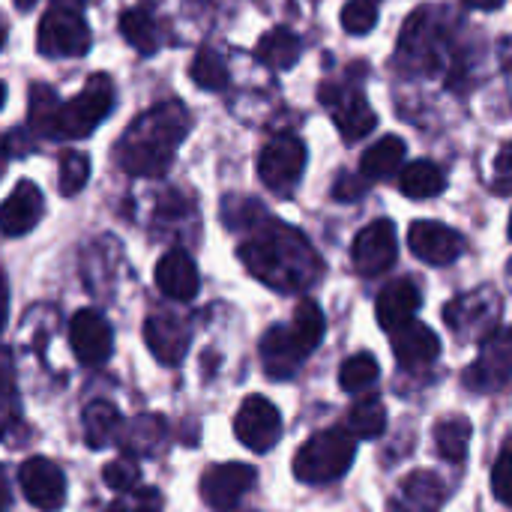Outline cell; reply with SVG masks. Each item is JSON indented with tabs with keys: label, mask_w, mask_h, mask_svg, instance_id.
Returning <instances> with one entry per match:
<instances>
[{
	"label": "cell",
	"mask_w": 512,
	"mask_h": 512,
	"mask_svg": "<svg viewBox=\"0 0 512 512\" xmlns=\"http://www.w3.org/2000/svg\"><path fill=\"white\" fill-rule=\"evenodd\" d=\"M192 129L189 108L177 99H168L144 111L117 141L114 162L120 171L135 177H159L171 168L183 138Z\"/></svg>",
	"instance_id": "obj_1"
},
{
	"label": "cell",
	"mask_w": 512,
	"mask_h": 512,
	"mask_svg": "<svg viewBox=\"0 0 512 512\" xmlns=\"http://www.w3.org/2000/svg\"><path fill=\"white\" fill-rule=\"evenodd\" d=\"M240 261L246 270L276 291L309 288L321 276V261L306 243V237L288 225H264L240 246Z\"/></svg>",
	"instance_id": "obj_2"
},
{
	"label": "cell",
	"mask_w": 512,
	"mask_h": 512,
	"mask_svg": "<svg viewBox=\"0 0 512 512\" xmlns=\"http://www.w3.org/2000/svg\"><path fill=\"white\" fill-rule=\"evenodd\" d=\"M357 444L351 435H345L342 429H324L318 435H312L294 456V477L300 483L309 486H324V483H336L339 477L348 474L351 462H354Z\"/></svg>",
	"instance_id": "obj_3"
},
{
	"label": "cell",
	"mask_w": 512,
	"mask_h": 512,
	"mask_svg": "<svg viewBox=\"0 0 512 512\" xmlns=\"http://www.w3.org/2000/svg\"><path fill=\"white\" fill-rule=\"evenodd\" d=\"M114 108V81L108 75H93L69 102H60L48 138H84L90 135Z\"/></svg>",
	"instance_id": "obj_4"
},
{
	"label": "cell",
	"mask_w": 512,
	"mask_h": 512,
	"mask_svg": "<svg viewBox=\"0 0 512 512\" xmlns=\"http://www.w3.org/2000/svg\"><path fill=\"white\" fill-rule=\"evenodd\" d=\"M39 51L45 57H81L90 51V27L87 21L78 15V9H48L39 21Z\"/></svg>",
	"instance_id": "obj_5"
},
{
	"label": "cell",
	"mask_w": 512,
	"mask_h": 512,
	"mask_svg": "<svg viewBox=\"0 0 512 512\" xmlns=\"http://www.w3.org/2000/svg\"><path fill=\"white\" fill-rule=\"evenodd\" d=\"M306 168V144L297 135H276L258 159V177L273 192H291Z\"/></svg>",
	"instance_id": "obj_6"
},
{
	"label": "cell",
	"mask_w": 512,
	"mask_h": 512,
	"mask_svg": "<svg viewBox=\"0 0 512 512\" xmlns=\"http://www.w3.org/2000/svg\"><path fill=\"white\" fill-rule=\"evenodd\" d=\"M498 315H501V300L492 288L456 297L447 309L444 318L450 330L459 339H486L498 330Z\"/></svg>",
	"instance_id": "obj_7"
},
{
	"label": "cell",
	"mask_w": 512,
	"mask_h": 512,
	"mask_svg": "<svg viewBox=\"0 0 512 512\" xmlns=\"http://www.w3.org/2000/svg\"><path fill=\"white\" fill-rule=\"evenodd\" d=\"M234 435L252 453L273 450L282 438V417L276 405L267 402L264 396H249L234 417Z\"/></svg>",
	"instance_id": "obj_8"
},
{
	"label": "cell",
	"mask_w": 512,
	"mask_h": 512,
	"mask_svg": "<svg viewBox=\"0 0 512 512\" xmlns=\"http://www.w3.org/2000/svg\"><path fill=\"white\" fill-rule=\"evenodd\" d=\"M318 99L330 108L345 141H360L375 129V111L360 90L345 84H324Z\"/></svg>",
	"instance_id": "obj_9"
},
{
	"label": "cell",
	"mask_w": 512,
	"mask_h": 512,
	"mask_svg": "<svg viewBox=\"0 0 512 512\" xmlns=\"http://www.w3.org/2000/svg\"><path fill=\"white\" fill-rule=\"evenodd\" d=\"M399 243H396V225L390 219H375L366 225L351 249L354 267L360 276H381L396 264Z\"/></svg>",
	"instance_id": "obj_10"
},
{
	"label": "cell",
	"mask_w": 512,
	"mask_h": 512,
	"mask_svg": "<svg viewBox=\"0 0 512 512\" xmlns=\"http://www.w3.org/2000/svg\"><path fill=\"white\" fill-rule=\"evenodd\" d=\"M18 483L24 498L42 512H57L66 504V477L63 468L45 456H33L21 465Z\"/></svg>",
	"instance_id": "obj_11"
},
{
	"label": "cell",
	"mask_w": 512,
	"mask_h": 512,
	"mask_svg": "<svg viewBox=\"0 0 512 512\" xmlns=\"http://www.w3.org/2000/svg\"><path fill=\"white\" fill-rule=\"evenodd\" d=\"M483 342H486V348H483L480 360L468 369L465 384H468L471 390H480V393L504 390L512 372L510 330H507V327H498V330H495L492 336H486Z\"/></svg>",
	"instance_id": "obj_12"
},
{
	"label": "cell",
	"mask_w": 512,
	"mask_h": 512,
	"mask_svg": "<svg viewBox=\"0 0 512 512\" xmlns=\"http://www.w3.org/2000/svg\"><path fill=\"white\" fill-rule=\"evenodd\" d=\"M69 345L84 366H102L111 357V324L96 309H81L69 321Z\"/></svg>",
	"instance_id": "obj_13"
},
{
	"label": "cell",
	"mask_w": 512,
	"mask_h": 512,
	"mask_svg": "<svg viewBox=\"0 0 512 512\" xmlns=\"http://www.w3.org/2000/svg\"><path fill=\"white\" fill-rule=\"evenodd\" d=\"M408 246L420 261L432 267H447L465 252L462 234L441 222H414L408 231Z\"/></svg>",
	"instance_id": "obj_14"
},
{
	"label": "cell",
	"mask_w": 512,
	"mask_h": 512,
	"mask_svg": "<svg viewBox=\"0 0 512 512\" xmlns=\"http://www.w3.org/2000/svg\"><path fill=\"white\" fill-rule=\"evenodd\" d=\"M255 486V468L243 462H228V465H213L201 477V498L213 510H231L249 489Z\"/></svg>",
	"instance_id": "obj_15"
},
{
	"label": "cell",
	"mask_w": 512,
	"mask_h": 512,
	"mask_svg": "<svg viewBox=\"0 0 512 512\" xmlns=\"http://www.w3.org/2000/svg\"><path fill=\"white\" fill-rule=\"evenodd\" d=\"M189 339H192L189 324L177 315L156 312L144 321V342L162 366L183 363V357L189 351Z\"/></svg>",
	"instance_id": "obj_16"
},
{
	"label": "cell",
	"mask_w": 512,
	"mask_h": 512,
	"mask_svg": "<svg viewBox=\"0 0 512 512\" xmlns=\"http://www.w3.org/2000/svg\"><path fill=\"white\" fill-rule=\"evenodd\" d=\"M45 213V198L39 192L36 183L21 180L9 198L0 204V234L3 237H24L27 231H33L39 225Z\"/></svg>",
	"instance_id": "obj_17"
},
{
	"label": "cell",
	"mask_w": 512,
	"mask_h": 512,
	"mask_svg": "<svg viewBox=\"0 0 512 512\" xmlns=\"http://www.w3.org/2000/svg\"><path fill=\"white\" fill-rule=\"evenodd\" d=\"M447 501V486L432 471L408 474L396 495L390 498V512H438Z\"/></svg>",
	"instance_id": "obj_18"
},
{
	"label": "cell",
	"mask_w": 512,
	"mask_h": 512,
	"mask_svg": "<svg viewBox=\"0 0 512 512\" xmlns=\"http://www.w3.org/2000/svg\"><path fill=\"white\" fill-rule=\"evenodd\" d=\"M438 21H432V9H420L408 18L402 33V60L417 69H435L438 66Z\"/></svg>",
	"instance_id": "obj_19"
},
{
	"label": "cell",
	"mask_w": 512,
	"mask_h": 512,
	"mask_svg": "<svg viewBox=\"0 0 512 512\" xmlns=\"http://www.w3.org/2000/svg\"><path fill=\"white\" fill-rule=\"evenodd\" d=\"M156 285L171 300H180V303L192 300L198 294V288H201L198 267H195L192 255L183 252V249L165 252L159 258V264H156Z\"/></svg>",
	"instance_id": "obj_20"
},
{
	"label": "cell",
	"mask_w": 512,
	"mask_h": 512,
	"mask_svg": "<svg viewBox=\"0 0 512 512\" xmlns=\"http://www.w3.org/2000/svg\"><path fill=\"white\" fill-rule=\"evenodd\" d=\"M423 297H420V288L411 282V279H396L390 282L381 294H378V303H375V312H378V324L393 333L405 324L414 321L417 309H420Z\"/></svg>",
	"instance_id": "obj_21"
},
{
	"label": "cell",
	"mask_w": 512,
	"mask_h": 512,
	"mask_svg": "<svg viewBox=\"0 0 512 512\" xmlns=\"http://www.w3.org/2000/svg\"><path fill=\"white\" fill-rule=\"evenodd\" d=\"M393 351L402 369H423L438 360L441 354V339L435 336L432 327L426 324H405L393 330Z\"/></svg>",
	"instance_id": "obj_22"
},
{
	"label": "cell",
	"mask_w": 512,
	"mask_h": 512,
	"mask_svg": "<svg viewBox=\"0 0 512 512\" xmlns=\"http://www.w3.org/2000/svg\"><path fill=\"white\" fill-rule=\"evenodd\" d=\"M303 360H306V354L291 339L288 327H273V330L264 333V339H261V363H264L270 378H291L300 369Z\"/></svg>",
	"instance_id": "obj_23"
},
{
	"label": "cell",
	"mask_w": 512,
	"mask_h": 512,
	"mask_svg": "<svg viewBox=\"0 0 512 512\" xmlns=\"http://www.w3.org/2000/svg\"><path fill=\"white\" fill-rule=\"evenodd\" d=\"M405 165V141L396 135H387L375 141L363 156H360V177L372 180H387Z\"/></svg>",
	"instance_id": "obj_24"
},
{
	"label": "cell",
	"mask_w": 512,
	"mask_h": 512,
	"mask_svg": "<svg viewBox=\"0 0 512 512\" xmlns=\"http://www.w3.org/2000/svg\"><path fill=\"white\" fill-rule=\"evenodd\" d=\"M399 189L408 195V198H435L447 189V171L432 162V159H420V162H411L408 168H399Z\"/></svg>",
	"instance_id": "obj_25"
},
{
	"label": "cell",
	"mask_w": 512,
	"mask_h": 512,
	"mask_svg": "<svg viewBox=\"0 0 512 512\" xmlns=\"http://www.w3.org/2000/svg\"><path fill=\"white\" fill-rule=\"evenodd\" d=\"M120 33L123 39L144 57L156 54L159 45H162V33H159V24L156 18L147 12V9H126L120 15Z\"/></svg>",
	"instance_id": "obj_26"
},
{
	"label": "cell",
	"mask_w": 512,
	"mask_h": 512,
	"mask_svg": "<svg viewBox=\"0 0 512 512\" xmlns=\"http://www.w3.org/2000/svg\"><path fill=\"white\" fill-rule=\"evenodd\" d=\"M255 57L264 66H270V69H279V72L282 69H291L300 60V39L291 30L276 27V30H270V33L261 36L258 48H255Z\"/></svg>",
	"instance_id": "obj_27"
},
{
	"label": "cell",
	"mask_w": 512,
	"mask_h": 512,
	"mask_svg": "<svg viewBox=\"0 0 512 512\" xmlns=\"http://www.w3.org/2000/svg\"><path fill=\"white\" fill-rule=\"evenodd\" d=\"M81 426H84L87 447L90 450H102L120 432V411L111 402H93V405H87V411L81 417Z\"/></svg>",
	"instance_id": "obj_28"
},
{
	"label": "cell",
	"mask_w": 512,
	"mask_h": 512,
	"mask_svg": "<svg viewBox=\"0 0 512 512\" xmlns=\"http://www.w3.org/2000/svg\"><path fill=\"white\" fill-rule=\"evenodd\" d=\"M288 333L300 345V351L309 357L318 348V342L324 339V312H321V306L315 300H300L297 309H294Z\"/></svg>",
	"instance_id": "obj_29"
},
{
	"label": "cell",
	"mask_w": 512,
	"mask_h": 512,
	"mask_svg": "<svg viewBox=\"0 0 512 512\" xmlns=\"http://www.w3.org/2000/svg\"><path fill=\"white\" fill-rule=\"evenodd\" d=\"M471 435H474V429H471L468 417H447L435 426V447L447 462L459 465L468 456Z\"/></svg>",
	"instance_id": "obj_30"
},
{
	"label": "cell",
	"mask_w": 512,
	"mask_h": 512,
	"mask_svg": "<svg viewBox=\"0 0 512 512\" xmlns=\"http://www.w3.org/2000/svg\"><path fill=\"white\" fill-rule=\"evenodd\" d=\"M348 432L354 435V438H378V435H384V429H387V411H384V405L378 402V399H363V402H357L351 411H348Z\"/></svg>",
	"instance_id": "obj_31"
},
{
	"label": "cell",
	"mask_w": 512,
	"mask_h": 512,
	"mask_svg": "<svg viewBox=\"0 0 512 512\" xmlns=\"http://www.w3.org/2000/svg\"><path fill=\"white\" fill-rule=\"evenodd\" d=\"M378 372H381V366L372 354H354L339 369V387L345 393H363L366 387H372L378 381Z\"/></svg>",
	"instance_id": "obj_32"
},
{
	"label": "cell",
	"mask_w": 512,
	"mask_h": 512,
	"mask_svg": "<svg viewBox=\"0 0 512 512\" xmlns=\"http://www.w3.org/2000/svg\"><path fill=\"white\" fill-rule=\"evenodd\" d=\"M189 75L204 90H225L228 87V66L213 48H201L189 66Z\"/></svg>",
	"instance_id": "obj_33"
},
{
	"label": "cell",
	"mask_w": 512,
	"mask_h": 512,
	"mask_svg": "<svg viewBox=\"0 0 512 512\" xmlns=\"http://www.w3.org/2000/svg\"><path fill=\"white\" fill-rule=\"evenodd\" d=\"M57 105H60L57 102V93L48 84H33L30 87V129H36L39 135L48 138Z\"/></svg>",
	"instance_id": "obj_34"
},
{
	"label": "cell",
	"mask_w": 512,
	"mask_h": 512,
	"mask_svg": "<svg viewBox=\"0 0 512 512\" xmlns=\"http://www.w3.org/2000/svg\"><path fill=\"white\" fill-rule=\"evenodd\" d=\"M87 180H90V159L84 153H75V150L63 153V159H60V192L75 195L87 186Z\"/></svg>",
	"instance_id": "obj_35"
},
{
	"label": "cell",
	"mask_w": 512,
	"mask_h": 512,
	"mask_svg": "<svg viewBox=\"0 0 512 512\" xmlns=\"http://www.w3.org/2000/svg\"><path fill=\"white\" fill-rule=\"evenodd\" d=\"M375 24H378V3L372 0H351L342 9V27L351 36H366L375 30Z\"/></svg>",
	"instance_id": "obj_36"
},
{
	"label": "cell",
	"mask_w": 512,
	"mask_h": 512,
	"mask_svg": "<svg viewBox=\"0 0 512 512\" xmlns=\"http://www.w3.org/2000/svg\"><path fill=\"white\" fill-rule=\"evenodd\" d=\"M102 480H105V486L114 489V492H132V489H138V483H141V471L135 468L132 459H114V462L105 465Z\"/></svg>",
	"instance_id": "obj_37"
},
{
	"label": "cell",
	"mask_w": 512,
	"mask_h": 512,
	"mask_svg": "<svg viewBox=\"0 0 512 512\" xmlns=\"http://www.w3.org/2000/svg\"><path fill=\"white\" fill-rule=\"evenodd\" d=\"M162 510V495L156 489H132L126 498L114 501L105 512H159Z\"/></svg>",
	"instance_id": "obj_38"
},
{
	"label": "cell",
	"mask_w": 512,
	"mask_h": 512,
	"mask_svg": "<svg viewBox=\"0 0 512 512\" xmlns=\"http://www.w3.org/2000/svg\"><path fill=\"white\" fill-rule=\"evenodd\" d=\"M510 474H512L510 441H507V444L501 447V456H498L495 471H492V489H495V498H498L501 504H510V492H512Z\"/></svg>",
	"instance_id": "obj_39"
},
{
	"label": "cell",
	"mask_w": 512,
	"mask_h": 512,
	"mask_svg": "<svg viewBox=\"0 0 512 512\" xmlns=\"http://www.w3.org/2000/svg\"><path fill=\"white\" fill-rule=\"evenodd\" d=\"M15 417V384H12V369L9 360L0 354V426H9Z\"/></svg>",
	"instance_id": "obj_40"
},
{
	"label": "cell",
	"mask_w": 512,
	"mask_h": 512,
	"mask_svg": "<svg viewBox=\"0 0 512 512\" xmlns=\"http://www.w3.org/2000/svg\"><path fill=\"white\" fill-rule=\"evenodd\" d=\"M30 150H33V138L24 129H12L0 141V156L3 159H18V156H27Z\"/></svg>",
	"instance_id": "obj_41"
},
{
	"label": "cell",
	"mask_w": 512,
	"mask_h": 512,
	"mask_svg": "<svg viewBox=\"0 0 512 512\" xmlns=\"http://www.w3.org/2000/svg\"><path fill=\"white\" fill-rule=\"evenodd\" d=\"M366 177H354V174H342L339 180H336V186H333V198L336 201H357L363 192H366Z\"/></svg>",
	"instance_id": "obj_42"
},
{
	"label": "cell",
	"mask_w": 512,
	"mask_h": 512,
	"mask_svg": "<svg viewBox=\"0 0 512 512\" xmlns=\"http://www.w3.org/2000/svg\"><path fill=\"white\" fill-rule=\"evenodd\" d=\"M507 189H510V144H504L498 153V195H507Z\"/></svg>",
	"instance_id": "obj_43"
},
{
	"label": "cell",
	"mask_w": 512,
	"mask_h": 512,
	"mask_svg": "<svg viewBox=\"0 0 512 512\" xmlns=\"http://www.w3.org/2000/svg\"><path fill=\"white\" fill-rule=\"evenodd\" d=\"M6 312H9V285L0 273V333H3V324H6Z\"/></svg>",
	"instance_id": "obj_44"
},
{
	"label": "cell",
	"mask_w": 512,
	"mask_h": 512,
	"mask_svg": "<svg viewBox=\"0 0 512 512\" xmlns=\"http://www.w3.org/2000/svg\"><path fill=\"white\" fill-rule=\"evenodd\" d=\"M507 0H465V6L471 9H501Z\"/></svg>",
	"instance_id": "obj_45"
},
{
	"label": "cell",
	"mask_w": 512,
	"mask_h": 512,
	"mask_svg": "<svg viewBox=\"0 0 512 512\" xmlns=\"http://www.w3.org/2000/svg\"><path fill=\"white\" fill-rule=\"evenodd\" d=\"M9 486H6V480H3V471H0V512H6V507H9Z\"/></svg>",
	"instance_id": "obj_46"
},
{
	"label": "cell",
	"mask_w": 512,
	"mask_h": 512,
	"mask_svg": "<svg viewBox=\"0 0 512 512\" xmlns=\"http://www.w3.org/2000/svg\"><path fill=\"white\" fill-rule=\"evenodd\" d=\"M33 6H36V0H15V9L18 12H30Z\"/></svg>",
	"instance_id": "obj_47"
},
{
	"label": "cell",
	"mask_w": 512,
	"mask_h": 512,
	"mask_svg": "<svg viewBox=\"0 0 512 512\" xmlns=\"http://www.w3.org/2000/svg\"><path fill=\"white\" fill-rule=\"evenodd\" d=\"M57 3H63L66 9H78V6H84L87 0H57Z\"/></svg>",
	"instance_id": "obj_48"
},
{
	"label": "cell",
	"mask_w": 512,
	"mask_h": 512,
	"mask_svg": "<svg viewBox=\"0 0 512 512\" xmlns=\"http://www.w3.org/2000/svg\"><path fill=\"white\" fill-rule=\"evenodd\" d=\"M3 102H6V87H3V81H0V108H3Z\"/></svg>",
	"instance_id": "obj_49"
},
{
	"label": "cell",
	"mask_w": 512,
	"mask_h": 512,
	"mask_svg": "<svg viewBox=\"0 0 512 512\" xmlns=\"http://www.w3.org/2000/svg\"><path fill=\"white\" fill-rule=\"evenodd\" d=\"M3 39H6V27H3V21H0V48H3Z\"/></svg>",
	"instance_id": "obj_50"
},
{
	"label": "cell",
	"mask_w": 512,
	"mask_h": 512,
	"mask_svg": "<svg viewBox=\"0 0 512 512\" xmlns=\"http://www.w3.org/2000/svg\"><path fill=\"white\" fill-rule=\"evenodd\" d=\"M0 177H3V159H0Z\"/></svg>",
	"instance_id": "obj_51"
},
{
	"label": "cell",
	"mask_w": 512,
	"mask_h": 512,
	"mask_svg": "<svg viewBox=\"0 0 512 512\" xmlns=\"http://www.w3.org/2000/svg\"><path fill=\"white\" fill-rule=\"evenodd\" d=\"M372 3H378V0H372Z\"/></svg>",
	"instance_id": "obj_52"
}]
</instances>
